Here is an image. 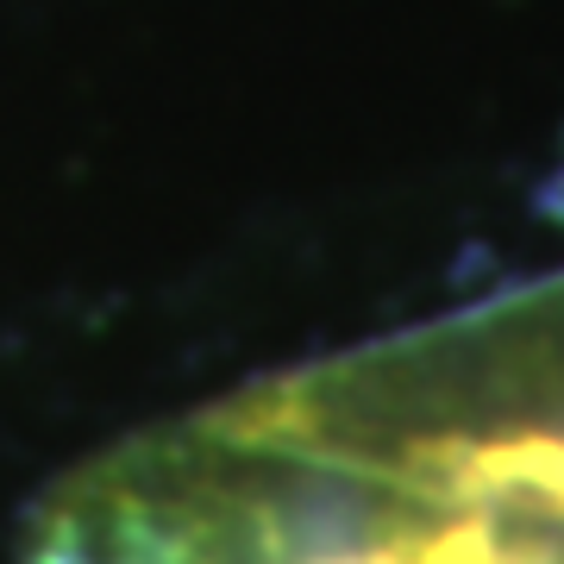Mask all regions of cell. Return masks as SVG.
Instances as JSON below:
<instances>
[{
  "instance_id": "obj_1",
  "label": "cell",
  "mask_w": 564,
  "mask_h": 564,
  "mask_svg": "<svg viewBox=\"0 0 564 564\" xmlns=\"http://www.w3.org/2000/svg\"><path fill=\"white\" fill-rule=\"evenodd\" d=\"M20 564H564V270L107 445Z\"/></svg>"
}]
</instances>
